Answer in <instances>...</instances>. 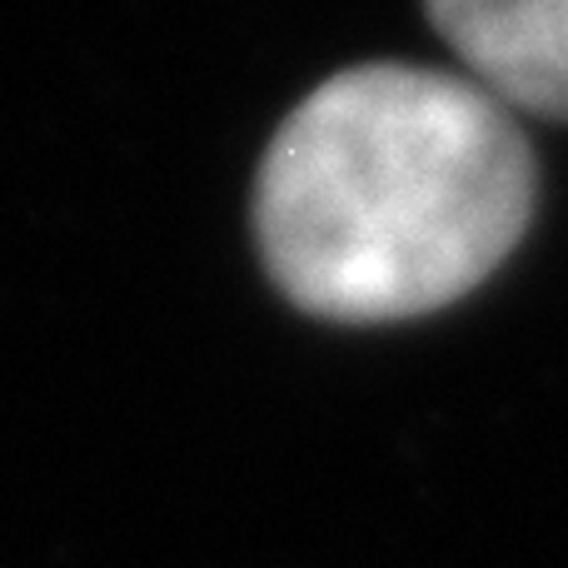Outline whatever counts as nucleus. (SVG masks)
Listing matches in <instances>:
<instances>
[{
	"instance_id": "obj_2",
	"label": "nucleus",
	"mask_w": 568,
	"mask_h": 568,
	"mask_svg": "<svg viewBox=\"0 0 568 568\" xmlns=\"http://www.w3.org/2000/svg\"><path fill=\"white\" fill-rule=\"evenodd\" d=\"M444 45L504 110L568 120V0H424Z\"/></svg>"
},
{
	"instance_id": "obj_1",
	"label": "nucleus",
	"mask_w": 568,
	"mask_h": 568,
	"mask_svg": "<svg viewBox=\"0 0 568 568\" xmlns=\"http://www.w3.org/2000/svg\"><path fill=\"white\" fill-rule=\"evenodd\" d=\"M534 210V155L474 80L359 65L324 80L270 140L255 235L300 310L384 324L494 275Z\"/></svg>"
}]
</instances>
